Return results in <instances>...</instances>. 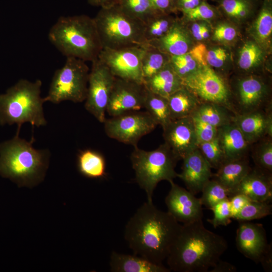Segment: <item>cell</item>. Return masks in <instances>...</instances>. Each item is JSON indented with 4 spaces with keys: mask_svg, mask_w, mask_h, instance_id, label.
<instances>
[{
    "mask_svg": "<svg viewBox=\"0 0 272 272\" xmlns=\"http://www.w3.org/2000/svg\"><path fill=\"white\" fill-rule=\"evenodd\" d=\"M146 91L144 84L116 78L106 112L113 117L141 109Z\"/></svg>",
    "mask_w": 272,
    "mask_h": 272,
    "instance_id": "13",
    "label": "cell"
},
{
    "mask_svg": "<svg viewBox=\"0 0 272 272\" xmlns=\"http://www.w3.org/2000/svg\"><path fill=\"white\" fill-rule=\"evenodd\" d=\"M238 250L256 263L271 245L268 244L265 230L261 224L241 221L236 231Z\"/></svg>",
    "mask_w": 272,
    "mask_h": 272,
    "instance_id": "17",
    "label": "cell"
},
{
    "mask_svg": "<svg viewBox=\"0 0 272 272\" xmlns=\"http://www.w3.org/2000/svg\"><path fill=\"white\" fill-rule=\"evenodd\" d=\"M207 50V48L205 45L199 44L192 47L189 52L199 65H206L205 58Z\"/></svg>",
    "mask_w": 272,
    "mask_h": 272,
    "instance_id": "48",
    "label": "cell"
},
{
    "mask_svg": "<svg viewBox=\"0 0 272 272\" xmlns=\"http://www.w3.org/2000/svg\"><path fill=\"white\" fill-rule=\"evenodd\" d=\"M229 58V52L224 47H216L210 49H207L206 64L212 68H222Z\"/></svg>",
    "mask_w": 272,
    "mask_h": 272,
    "instance_id": "44",
    "label": "cell"
},
{
    "mask_svg": "<svg viewBox=\"0 0 272 272\" xmlns=\"http://www.w3.org/2000/svg\"><path fill=\"white\" fill-rule=\"evenodd\" d=\"M94 20L102 48L146 45L145 23L125 14L116 4L101 8Z\"/></svg>",
    "mask_w": 272,
    "mask_h": 272,
    "instance_id": "6",
    "label": "cell"
},
{
    "mask_svg": "<svg viewBox=\"0 0 272 272\" xmlns=\"http://www.w3.org/2000/svg\"><path fill=\"white\" fill-rule=\"evenodd\" d=\"M170 56L189 52L192 48L191 35L182 21L175 20L162 37L147 43Z\"/></svg>",
    "mask_w": 272,
    "mask_h": 272,
    "instance_id": "20",
    "label": "cell"
},
{
    "mask_svg": "<svg viewBox=\"0 0 272 272\" xmlns=\"http://www.w3.org/2000/svg\"><path fill=\"white\" fill-rule=\"evenodd\" d=\"M176 19L169 14L158 13L145 23L144 37L146 42L164 36L171 27Z\"/></svg>",
    "mask_w": 272,
    "mask_h": 272,
    "instance_id": "33",
    "label": "cell"
},
{
    "mask_svg": "<svg viewBox=\"0 0 272 272\" xmlns=\"http://www.w3.org/2000/svg\"><path fill=\"white\" fill-rule=\"evenodd\" d=\"M42 82H30L21 79L9 88L6 93L0 94V125L16 124L17 129L25 122L33 127L47 124L43 104L44 98L40 96Z\"/></svg>",
    "mask_w": 272,
    "mask_h": 272,
    "instance_id": "5",
    "label": "cell"
},
{
    "mask_svg": "<svg viewBox=\"0 0 272 272\" xmlns=\"http://www.w3.org/2000/svg\"><path fill=\"white\" fill-rule=\"evenodd\" d=\"M270 202L250 200L233 219L241 221H250L259 219L271 214Z\"/></svg>",
    "mask_w": 272,
    "mask_h": 272,
    "instance_id": "37",
    "label": "cell"
},
{
    "mask_svg": "<svg viewBox=\"0 0 272 272\" xmlns=\"http://www.w3.org/2000/svg\"><path fill=\"white\" fill-rule=\"evenodd\" d=\"M17 130L12 139L0 144V176L8 178L18 187L32 188L43 181L49 166L50 153L38 150L30 141L19 137Z\"/></svg>",
    "mask_w": 272,
    "mask_h": 272,
    "instance_id": "3",
    "label": "cell"
},
{
    "mask_svg": "<svg viewBox=\"0 0 272 272\" xmlns=\"http://www.w3.org/2000/svg\"><path fill=\"white\" fill-rule=\"evenodd\" d=\"M210 210L214 213V217L207 221L214 228L220 226H226L231 222L232 214L229 198L218 203Z\"/></svg>",
    "mask_w": 272,
    "mask_h": 272,
    "instance_id": "41",
    "label": "cell"
},
{
    "mask_svg": "<svg viewBox=\"0 0 272 272\" xmlns=\"http://www.w3.org/2000/svg\"><path fill=\"white\" fill-rule=\"evenodd\" d=\"M254 144L252 157L255 166L271 173L272 137L266 136Z\"/></svg>",
    "mask_w": 272,
    "mask_h": 272,
    "instance_id": "36",
    "label": "cell"
},
{
    "mask_svg": "<svg viewBox=\"0 0 272 272\" xmlns=\"http://www.w3.org/2000/svg\"><path fill=\"white\" fill-rule=\"evenodd\" d=\"M183 22L207 21L213 19L217 15V10L205 1L195 8L183 13Z\"/></svg>",
    "mask_w": 272,
    "mask_h": 272,
    "instance_id": "42",
    "label": "cell"
},
{
    "mask_svg": "<svg viewBox=\"0 0 272 272\" xmlns=\"http://www.w3.org/2000/svg\"><path fill=\"white\" fill-rule=\"evenodd\" d=\"M85 108L97 120L104 123L105 113L116 77L98 58L92 62Z\"/></svg>",
    "mask_w": 272,
    "mask_h": 272,
    "instance_id": "11",
    "label": "cell"
},
{
    "mask_svg": "<svg viewBox=\"0 0 272 272\" xmlns=\"http://www.w3.org/2000/svg\"><path fill=\"white\" fill-rule=\"evenodd\" d=\"M263 58L261 48L252 41L245 43L239 53L238 64L244 72H250L257 67Z\"/></svg>",
    "mask_w": 272,
    "mask_h": 272,
    "instance_id": "35",
    "label": "cell"
},
{
    "mask_svg": "<svg viewBox=\"0 0 272 272\" xmlns=\"http://www.w3.org/2000/svg\"><path fill=\"white\" fill-rule=\"evenodd\" d=\"M165 202L169 213L177 222L186 224L202 220L203 211L199 198L173 181Z\"/></svg>",
    "mask_w": 272,
    "mask_h": 272,
    "instance_id": "14",
    "label": "cell"
},
{
    "mask_svg": "<svg viewBox=\"0 0 272 272\" xmlns=\"http://www.w3.org/2000/svg\"><path fill=\"white\" fill-rule=\"evenodd\" d=\"M77 166L79 172L90 179H99L106 175V161L100 152L87 149L79 151Z\"/></svg>",
    "mask_w": 272,
    "mask_h": 272,
    "instance_id": "26",
    "label": "cell"
},
{
    "mask_svg": "<svg viewBox=\"0 0 272 272\" xmlns=\"http://www.w3.org/2000/svg\"><path fill=\"white\" fill-rule=\"evenodd\" d=\"M237 271L236 267L231 263L220 259L213 267L210 272H235Z\"/></svg>",
    "mask_w": 272,
    "mask_h": 272,
    "instance_id": "50",
    "label": "cell"
},
{
    "mask_svg": "<svg viewBox=\"0 0 272 272\" xmlns=\"http://www.w3.org/2000/svg\"><path fill=\"white\" fill-rule=\"evenodd\" d=\"M203 1L205 0H176V8L177 10L184 13L195 8Z\"/></svg>",
    "mask_w": 272,
    "mask_h": 272,
    "instance_id": "49",
    "label": "cell"
},
{
    "mask_svg": "<svg viewBox=\"0 0 272 272\" xmlns=\"http://www.w3.org/2000/svg\"><path fill=\"white\" fill-rule=\"evenodd\" d=\"M237 36L236 29L226 23L218 24L215 28L213 39L218 42L229 43L234 41Z\"/></svg>",
    "mask_w": 272,
    "mask_h": 272,
    "instance_id": "45",
    "label": "cell"
},
{
    "mask_svg": "<svg viewBox=\"0 0 272 272\" xmlns=\"http://www.w3.org/2000/svg\"><path fill=\"white\" fill-rule=\"evenodd\" d=\"M191 117L192 120L198 144L210 141L217 137V127L196 118Z\"/></svg>",
    "mask_w": 272,
    "mask_h": 272,
    "instance_id": "43",
    "label": "cell"
},
{
    "mask_svg": "<svg viewBox=\"0 0 272 272\" xmlns=\"http://www.w3.org/2000/svg\"><path fill=\"white\" fill-rule=\"evenodd\" d=\"M110 269L112 272H169L170 269L153 263L135 254L129 255L113 251L110 256Z\"/></svg>",
    "mask_w": 272,
    "mask_h": 272,
    "instance_id": "23",
    "label": "cell"
},
{
    "mask_svg": "<svg viewBox=\"0 0 272 272\" xmlns=\"http://www.w3.org/2000/svg\"><path fill=\"white\" fill-rule=\"evenodd\" d=\"M119 0H88V3L92 6L106 7L117 4Z\"/></svg>",
    "mask_w": 272,
    "mask_h": 272,
    "instance_id": "53",
    "label": "cell"
},
{
    "mask_svg": "<svg viewBox=\"0 0 272 272\" xmlns=\"http://www.w3.org/2000/svg\"><path fill=\"white\" fill-rule=\"evenodd\" d=\"M236 194H244L251 200L270 202L272 199L271 173L256 166L251 168L233 195Z\"/></svg>",
    "mask_w": 272,
    "mask_h": 272,
    "instance_id": "21",
    "label": "cell"
},
{
    "mask_svg": "<svg viewBox=\"0 0 272 272\" xmlns=\"http://www.w3.org/2000/svg\"><path fill=\"white\" fill-rule=\"evenodd\" d=\"M163 129L164 143L178 161L197 148L198 142L190 116L172 120Z\"/></svg>",
    "mask_w": 272,
    "mask_h": 272,
    "instance_id": "15",
    "label": "cell"
},
{
    "mask_svg": "<svg viewBox=\"0 0 272 272\" xmlns=\"http://www.w3.org/2000/svg\"><path fill=\"white\" fill-rule=\"evenodd\" d=\"M268 88L263 80L257 76L241 78L236 85V102L233 107L236 113H246L263 109L267 103Z\"/></svg>",
    "mask_w": 272,
    "mask_h": 272,
    "instance_id": "16",
    "label": "cell"
},
{
    "mask_svg": "<svg viewBox=\"0 0 272 272\" xmlns=\"http://www.w3.org/2000/svg\"><path fill=\"white\" fill-rule=\"evenodd\" d=\"M182 85L201 103L220 104L236 113L227 85L209 65H200L194 72L182 79Z\"/></svg>",
    "mask_w": 272,
    "mask_h": 272,
    "instance_id": "9",
    "label": "cell"
},
{
    "mask_svg": "<svg viewBox=\"0 0 272 272\" xmlns=\"http://www.w3.org/2000/svg\"><path fill=\"white\" fill-rule=\"evenodd\" d=\"M252 35L261 47L270 45L272 34V11L271 5L265 3L253 23Z\"/></svg>",
    "mask_w": 272,
    "mask_h": 272,
    "instance_id": "29",
    "label": "cell"
},
{
    "mask_svg": "<svg viewBox=\"0 0 272 272\" xmlns=\"http://www.w3.org/2000/svg\"><path fill=\"white\" fill-rule=\"evenodd\" d=\"M144 108L162 128L172 120L167 99L148 90L144 99Z\"/></svg>",
    "mask_w": 272,
    "mask_h": 272,
    "instance_id": "30",
    "label": "cell"
},
{
    "mask_svg": "<svg viewBox=\"0 0 272 272\" xmlns=\"http://www.w3.org/2000/svg\"><path fill=\"white\" fill-rule=\"evenodd\" d=\"M170 56L157 48L146 44L142 60L144 82L157 74L168 64L169 62Z\"/></svg>",
    "mask_w": 272,
    "mask_h": 272,
    "instance_id": "31",
    "label": "cell"
},
{
    "mask_svg": "<svg viewBox=\"0 0 272 272\" xmlns=\"http://www.w3.org/2000/svg\"><path fill=\"white\" fill-rule=\"evenodd\" d=\"M145 45L119 49L102 48L98 58L116 78L144 84L142 60Z\"/></svg>",
    "mask_w": 272,
    "mask_h": 272,
    "instance_id": "12",
    "label": "cell"
},
{
    "mask_svg": "<svg viewBox=\"0 0 272 272\" xmlns=\"http://www.w3.org/2000/svg\"><path fill=\"white\" fill-rule=\"evenodd\" d=\"M220 6L227 16L237 21L247 18L252 11L249 0H220Z\"/></svg>",
    "mask_w": 272,
    "mask_h": 272,
    "instance_id": "38",
    "label": "cell"
},
{
    "mask_svg": "<svg viewBox=\"0 0 272 272\" xmlns=\"http://www.w3.org/2000/svg\"><path fill=\"white\" fill-rule=\"evenodd\" d=\"M51 43L66 57L92 62L102 47L94 18L85 15L60 17L50 29Z\"/></svg>",
    "mask_w": 272,
    "mask_h": 272,
    "instance_id": "4",
    "label": "cell"
},
{
    "mask_svg": "<svg viewBox=\"0 0 272 272\" xmlns=\"http://www.w3.org/2000/svg\"><path fill=\"white\" fill-rule=\"evenodd\" d=\"M227 248L226 239L206 228L202 220L183 224L167 263L176 272H207Z\"/></svg>",
    "mask_w": 272,
    "mask_h": 272,
    "instance_id": "2",
    "label": "cell"
},
{
    "mask_svg": "<svg viewBox=\"0 0 272 272\" xmlns=\"http://www.w3.org/2000/svg\"><path fill=\"white\" fill-rule=\"evenodd\" d=\"M167 99L172 120L190 116L201 103L184 86Z\"/></svg>",
    "mask_w": 272,
    "mask_h": 272,
    "instance_id": "28",
    "label": "cell"
},
{
    "mask_svg": "<svg viewBox=\"0 0 272 272\" xmlns=\"http://www.w3.org/2000/svg\"><path fill=\"white\" fill-rule=\"evenodd\" d=\"M116 4L125 14L144 23L152 16L161 13L150 0H119Z\"/></svg>",
    "mask_w": 272,
    "mask_h": 272,
    "instance_id": "32",
    "label": "cell"
},
{
    "mask_svg": "<svg viewBox=\"0 0 272 272\" xmlns=\"http://www.w3.org/2000/svg\"><path fill=\"white\" fill-rule=\"evenodd\" d=\"M271 250V245L263 254L259 262L261 263L263 268L266 271H271L272 270Z\"/></svg>",
    "mask_w": 272,
    "mask_h": 272,
    "instance_id": "52",
    "label": "cell"
},
{
    "mask_svg": "<svg viewBox=\"0 0 272 272\" xmlns=\"http://www.w3.org/2000/svg\"><path fill=\"white\" fill-rule=\"evenodd\" d=\"M174 1H175H175H176V0H174Z\"/></svg>",
    "mask_w": 272,
    "mask_h": 272,
    "instance_id": "54",
    "label": "cell"
},
{
    "mask_svg": "<svg viewBox=\"0 0 272 272\" xmlns=\"http://www.w3.org/2000/svg\"><path fill=\"white\" fill-rule=\"evenodd\" d=\"M130 160L135 181L145 191L149 202H153L154 191L160 181L170 182L177 177L175 168L178 160L165 143L152 151L134 146Z\"/></svg>",
    "mask_w": 272,
    "mask_h": 272,
    "instance_id": "7",
    "label": "cell"
},
{
    "mask_svg": "<svg viewBox=\"0 0 272 272\" xmlns=\"http://www.w3.org/2000/svg\"><path fill=\"white\" fill-rule=\"evenodd\" d=\"M230 209L233 219L241 210L250 200L248 197L242 194H234L229 198Z\"/></svg>",
    "mask_w": 272,
    "mask_h": 272,
    "instance_id": "46",
    "label": "cell"
},
{
    "mask_svg": "<svg viewBox=\"0 0 272 272\" xmlns=\"http://www.w3.org/2000/svg\"><path fill=\"white\" fill-rule=\"evenodd\" d=\"M169 64L182 80L194 72L200 65L189 52L170 56Z\"/></svg>",
    "mask_w": 272,
    "mask_h": 272,
    "instance_id": "40",
    "label": "cell"
},
{
    "mask_svg": "<svg viewBox=\"0 0 272 272\" xmlns=\"http://www.w3.org/2000/svg\"><path fill=\"white\" fill-rule=\"evenodd\" d=\"M182 171L178 173L188 190L195 195L212 177V168L197 148L183 159Z\"/></svg>",
    "mask_w": 272,
    "mask_h": 272,
    "instance_id": "19",
    "label": "cell"
},
{
    "mask_svg": "<svg viewBox=\"0 0 272 272\" xmlns=\"http://www.w3.org/2000/svg\"><path fill=\"white\" fill-rule=\"evenodd\" d=\"M202 195L199 198L202 205L211 209L214 206L221 201L229 198L230 191L212 178L204 185L202 190Z\"/></svg>",
    "mask_w": 272,
    "mask_h": 272,
    "instance_id": "34",
    "label": "cell"
},
{
    "mask_svg": "<svg viewBox=\"0 0 272 272\" xmlns=\"http://www.w3.org/2000/svg\"><path fill=\"white\" fill-rule=\"evenodd\" d=\"M84 61L66 57L63 66L56 70L50 83L45 102L59 104L64 101L74 103L85 101L90 70Z\"/></svg>",
    "mask_w": 272,
    "mask_h": 272,
    "instance_id": "8",
    "label": "cell"
},
{
    "mask_svg": "<svg viewBox=\"0 0 272 272\" xmlns=\"http://www.w3.org/2000/svg\"><path fill=\"white\" fill-rule=\"evenodd\" d=\"M217 138L225 162L246 158L250 145L233 121L218 127Z\"/></svg>",
    "mask_w": 272,
    "mask_h": 272,
    "instance_id": "22",
    "label": "cell"
},
{
    "mask_svg": "<svg viewBox=\"0 0 272 272\" xmlns=\"http://www.w3.org/2000/svg\"><path fill=\"white\" fill-rule=\"evenodd\" d=\"M144 84L148 91L167 98L183 87L182 80L175 73L169 62Z\"/></svg>",
    "mask_w": 272,
    "mask_h": 272,
    "instance_id": "25",
    "label": "cell"
},
{
    "mask_svg": "<svg viewBox=\"0 0 272 272\" xmlns=\"http://www.w3.org/2000/svg\"><path fill=\"white\" fill-rule=\"evenodd\" d=\"M155 9L158 12L169 14L176 11L174 0H150Z\"/></svg>",
    "mask_w": 272,
    "mask_h": 272,
    "instance_id": "47",
    "label": "cell"
},
{
    "mask_svg": "<svg viewBox=\"0 0 272 272\" xmlns=\"http://www.w3.org/2000/svg\"><path fill=\"white\" fill-rule=\"evenodd\" d=\"M271 109L269 104L263 109L234 114L233 121L250 146L266 136L272 137Z\"/></svg>",
    "mask_w": 272,
    "mask_h": 272,
    "instance_id": "18",
    "label": "cell"
},
{
    "mask_svg": "<svg viewBox=\"0 0 272 272\" xmlns=\"http://www.w3.org/2000/svg\"><path fill=\"white\" fill-rule=\"evenodd\" d=\"M104 124L108 137L133 147L158 125L147 111L125 113L106 119Z\"/></svg>",
    "mask_w": 272,
    "mask_h": 272,
    "instance_id": "10",
    "label": "cell"
},
{
    "mask_svg": "<svg viewBox=\"0 0 272 272\" xmlns=\"http://www.w3.org/2000/svg\"><path fill=\"white\" fill-rule=\"evenodd\" d=\"M182 226L169 213L146 201L127 222L124 239L134 254L162 265Z\"/></svg>",
    "mask_w": 272,
    "mask_h": 272,
    "instance_id": "1",
    "label": "cell"
},
{
    "mask_svg": "<svg viewBox=\"0 0 272 272\" xmlns=\"http://www.w3.org/2000/svg\"><path fill=\"white\" fill-rule=\"evenodd\" d=\"M206 23L196 22L191 25L189 30L191 36L197 40H202V33L206 26Z\"/></svg>",
    "mask_w": 272,
    "mask_h": 272,
    "instance_id": "51",
    "label": "cell"
},
{
    "mask_svg": "<svg viewBox=\"0 0 272 272\" xmlns=\"http://www.w3.org/2000/svg\"><path fill=\"white\" fill-rule=\"evenodd\" d=\"M251 169L246 158L225 162L217 169V171L213 174L212 178L217 180L230 191V197Z\"/></svg>",
    "mask_w": 272,
    "mask_h": 272,
    "instance_id": "24",
    "label": "cell"
},
{
    "mask_svg": "<svg viewBox=\"0 0 272 272\" xmlns=\"http://www.w3.org/2000/svg\"><path fill=\"white\" fill-rule=\"evenodd\" d=\"M235 113L224 106L213 103L202 102L198 105L190 116L218 128L233 121Z\"/></svg>",
    "mask_w": 272,
    "mask_h": 272,
    "instance_id": "27",
    "label": "cell"
},
{
    "mask_svg": "<svg viewBox=\"0 0 272 272\" xmlns=\"http://www.w3.org/2000/svg\"><path fill=\"white\" fill-rule=\"evenodd\" d=\"M197 149L212 168L218 169L225 162L217 137L210 141L198 144Z\"/></svg>",
    "mask_w": 272,
    "mask_h": 272,
    "instance_id": "39",
    "label": "cell"
}]
</instances>
